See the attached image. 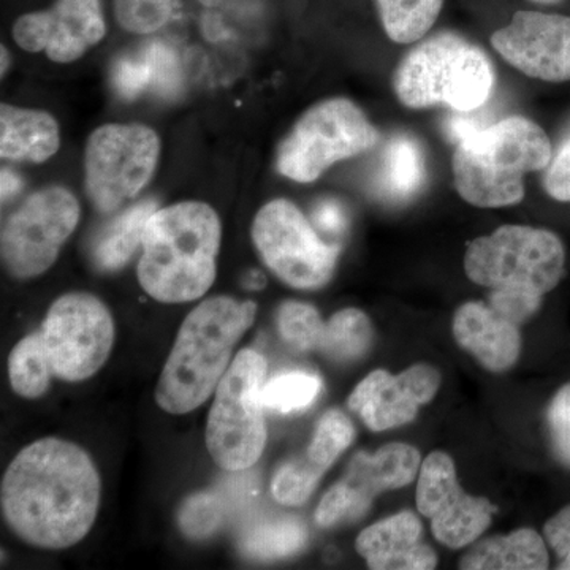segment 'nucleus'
<instances>
[{
  "instance_id": "obj_1",
  "label": "nucleus",
  "mask_w": 570,
  "mask_h": 570,
  "mask_svg": "<svg viewBox=\"0 0 570 570\" xmlns=\"http://www.w3.org/2000/svg\"><path fill=\"white\" fill-rule=\"evenodd\" d=\"M100 489L86 450L63 439H40L22 449L3 474V519L29 546L69 549L91 531Z\"/></svg>"
},
{
  "instance_id": "obj_2",
  "label": "nucleus",
  "mask_w": 570,
  "mask_h": 570,
  "mask_svg": "<svg viewBox=\"0 0 570 570\" xmlns=\"http://www.w3.org/2000/svg\"><path fill=\"white\" fill-rule=\"evenodd\" d=\"M219 246V216L212 206L184 202L157 209L142 235V291L163 303L200 298L216 279Z\"/></svg>"
},
{
  "instance_id": "obj_3",
  "label": "nucleus",
  "mask_w": 570,
  "mask_h": 570,
  "mask_svg": "<svg viewBox=\"0 0 570 570\" xmlns=\"http://www.w3.org/2000/svg\"><path fill=\"white\" fill-rule=\"evenodd\" d=\"M255 314V303L230 296H214L195 307L157 382V404L176 415L202 406L227 373L236 343L253 326Z\"/></svg>"
},
{
  "instance_id": "obj_4",
  "label": "nucleus",
  "mask_w": 570,
  "mask_h": 570,
  "mask_svg": "<svg viewBox=\"0 0 570 570\" xmlns=\"http://www.w3.org/2000/svg\"><path fill=\"white\" fill-rule=\"evenodd\" d=\"M553 146L546 130L509 116L475 130L456 145L452 157L456 193L478 208H505L524 198V176L546 171Z\"/></svg>"
},
{
  "instance_id": "obj_5",
  "label": "nucleus",
  "mask_w": 570,
  "mask_h": 570,
  "mask_svg": "<svg viewBox=\"0 0 570 570\" xmlns=\"http://www.w3.org/2000/svg\"><path fill=\"white\" fill-rule=\"evenodd\" d=\"M396 99L411 110L475 111L489 102L497 71L485 51L455 32L420 41L393 73Z\"/></svg>"
},
{
  "instance_id": "obj_6",
  "label": "nucleus",
  "mask_w": 570,
  "mask_h": 570,
  "mask_svg": "<svg viewBox=\"0 0 570 570\" xmlns=\"http://www.w3.org/2000/svg\"><path fill=\"white\" fill-rule=\"evenodd\" d=\"M463 264L474 284L490 291L515 288L543 298L564 276L566 249L560 236L546 228L502 225L474 239Z\"/></svg>"
},
{
  "instance_id": "obj_7",
  "label": "nucleus",
  "mask_w": 570,
  "mask_h": 570,
  "mask_svg": "<svg viewBox=\"0 0 570 570\" xmlns=\"http://www.w3.org/2000/svg\"><path fill=\"white\" fill-rule=\"evenodd\" d=\"M265 376L264 355L245 348L217 385L206 425V448L225 471L253 468L264 453L266 426L261 393Z\"/></svg>"
},
{
  "instance_id": "obj_8",
  "label": "nucleus",
  "mask_w": 570,
  "mask_h": 570,
  "mask_svg": "<svg viewBox=\"0 0 570 570\" xmlns=\"http://www.w3.org/2000/svg\"><path fill=\"white\" fill-rule=\"evenodd\" d=\"M381 132L352 100L336 97L314 105L277 149V171L296 183H314L341 160L370 151Z\"/></svg>"
},
{
  "instance_id": "obj_9",
  "label": "nucleus",
  "mask_w": 570,
  "mask_h": 570,
  "mask_svg": "<svg viewBox=\"0 0 570 570\" xmlns=\"http://www.w3.org/2000/svg\"><path fill=\"white\" fill-rule=\"evenodd\" d=\"M253 239L265 265L291 287L314 291L335 275L340 246L325 243L292 202L266 204L255 216Z\"/></svg>"
},
{
  "instance_id": "obj_10",
  "label": "nucleus",
  "mask_w": 570,
  "mask_h": 570,
  "mask_svg": "<svg viewBox=\"0 0 570 570\" xmlns=\"http://www.w3.org/2000/svg\"><path fill=\"white\" fill-rule=\"evenodd\" d=\"M160 142L141 124H108L94 130L86 145V189L100 213H111L149 183Z\"/></svg>"
},
{
  "instance_id": "obj_11",
  "label": "nucleus",
  "mask_w": 570,
  "mask_h": 570,
  "mask_svg": "<svg viewBox=\"0 0 570 570\" xmlns=\"http://www.w3.org/2000/svg\"><path fill=\"white\" fill-rule=\"evenodd\" d=\"M52 376L67 382L92 377L115 343V322L97 296L67 294L52 303L40 330Z\"/></svg>"
},
{
  "instance_id": "obj_12",
  "label": "nucleus",
  "mask_w": 570,
  "mask_h": 570,
  "mask_svg": "<svg viewBox=\"0 0 570 570\" xmlns=\"http://www.w3.org/2000/svg\"><path fill=\"white\" fill-rule=\"evenodd\" d=\"M80 220V205L63 187L26 198L2 228V258L11 275L29 279L55 264Z\"/></svg>"
},
{
  "instance_id": "obj_13",
  "label": "nucleus",
  "mask_w": 570,
  "mask_h": 570,
  "mask_svg": "<svg viewBox=\"0 0 570 570\" xmlns=\"http://www.w3.org/2000/svg\"><path fill=\"white\" fill-rule=\"evenodd\" d=\"M415 499L419 512L431 521L434 538L453 550L474 543L498 512L490 499L471 497L461 489L455 463L441 450L422 461Z\"/></svg>"
},
{
  "instance_id": "obj_14",
  "label": "nucleus",
  "mask_w": 570,
  "mask_h": 570,
  "mask_svg": "<svg viewBox=\"0 0 570 570\" xmlns=\"http://www.w3.org/2000/svg\"><path fill=\"white\" fill-rule=\"evenodd\" d=\"M420 466L419 450L401 442L384 445L374 455L356 453L346 475L326 491L317 505V524L330 528L360 519L379 494L411 485L419 478Z\"/></svg>"
},
{
  "instance_id": "obj_15",
  "label": "nucleus",
  "mask_w": 570,
  "mask_h": 570,
  "mask_svg": "<svg viewBox=\"0 0 570 570\" xmlns=\"http://www.w3.org/2000/svg\"><path fill=\"white\" fill-rule=\"evenodd\" d=\"M491 47L527 77L570 81V17L517 11L508 26L491 36Z\"/></svg>"
},
{
  "instance_id": "obj_16",
  "label": "nucleus",
  "mask_w": 570,
  "mask_h": 570,
  "mask_svg": "<svg viewBox=\"0 0 570 570\" xmlns=\"http://www.w3.org/2000/svg\"><path fill=\"white\" fill-rule=\"evenodd\" d=\"M441 387L436 367L417 363L400 374L376 370L367 374L348 396V407L371 431L392 430L417 419L420 407L434 400Z\"/></svg>"
},
{
  "instance_id": "obj_17",
  "label": "nucleus",
  "mask_w": 570,
  "mask_h": 570,
  "mask_svg": "<svg viewBox=\"0 0 570 570\" xmlns=\"http://www.w3.org/2000/svg\"><path fill=\"white\" fill-rule=\"evenodd\" d=\"M105 36L99 0H58L52 9L29 13L14 22L13 37L22 50L47 52L55 62H73Z\"/></svg>"
},
{
  "instance_id": "obj_18",
  "label": "nucleus",
  "mask_w": 570,
  "mask_h": 570,
  "mask_svg": "<svg viewBox=\"0 0 570 570\" xmlns=\"http://www.w3.org/2000/svg\"><path fill=\"white\" fill-rule=\"evenodd\" d=\"M453 336L491 373H508L521 352L520 325L498 313L487 302H468L453 316Z\"/></svg>"
},
{
  "instance_id": "obj_19",
  "label": "nucleus",
  "mask_w": 570,
  "mask_h": 570,
  "mask_svg": "<svg viewBox=\"0 0 570 570\" xmlns=\"http://www.w3.org/2000/svg\"><path fill=\"white\" fill-rule=\"evenodd\" d=\"M422 532L419 517L404 510L360 532L355 549L374 570L436 569V551L422 542Z\"/></svg>"
},
{
  "instance_id": "obj_20",
  "label": "nucleus",
  "mask_w": 570,
  "mask_h": 570,
  "mask_svg": "<svg viewBox=\"0 0 570 570\" xmlns=\"http://www.w3.org/2000/svg\"><path fill=\"white\" fill-rule=\"evenodd\" d=\"M112 88L126 100L146 92L174 99L183 89L181 66L168 45L154 40L132 55L122 56L111 70Z\"/></svg>"
},
{
  "instance_id": "obj_21",
  "label": "nucleus",
  "mask_w": 570,
  "mask_h": 570,
  "mask_svg": "<svg viewBox=\"0 0 570 570\" xmlns=\"http://www.w3.org/2000/svg\"><path fill=\"white\" fill-rule=\"evenodd\" d=\"M59 145L58 122L48 112L7 104L0 108V156L3 159L41 164L58 153Z\"/></svg>"
},
{
  "instance_id": "obj_22",
  "label": "nucleus",
  "mask_w": 570,
  "mask_h": 570,
  "mask_svg": "<svg viewBox=\"0 0 570 570\" xmlns=\"http://www.w3.org/2000/svg\"><path fill=\"white\" fill-rule=\"evenodd\" d=\"M549 566L546 540L531 528L479 540L460 560L464 570H543Z\"/></svg>"
},
{
  "instance_id": "obj_23",
  "label": "nucleus",
  "mask_w": 570,
  "mask_h": 570,
  "mask_svg": "<svg viewBox=\"0 0 570 570\" xmlns=\"http://www.w3.org/2000/svg\"><path fill=\"white\" fill-rule=\"evenodd\" d=\"M156 212L157 202L146 198L111 220L94 239L92 258L97 268L102 272L122 268L142 245L146 224Z\"/></svg>"
},
{
  "instance_id": "obj_24",
  "label": "nucleus",
  "mask_w": 570,
  "mask_h": 570,
  "mask_svg": "<svg viewBox=\"0 0 570 570\" xmlns=\"http://www.w3.org/2000/svg\"><path fill=\"white\" fill-rule=\"evenodd\" d=\"M426 178L422 146L411 135H395L384 151L381 187L392 200H406L417 194Z\"/></svg>"
},
{
  "instance_id": "obj_25",
  "label": "nucleus",
  "mask_w": 570,
  "mask_h": 570,
  "mask_svg": "<svg viewBox=\"0 0 570 570\" xmlns=\"http://www.w3.org/2000/svg\"><path fill=\"white\" fill-rule=\"evenodd\" d=\"M373 340L370 317L363 311L347 307L325 322L317 351L335 362H354L370 351Z\"/></svg>"
},
{
  "instance_id": "obj_26",
  "label": "nucleus",
  "mask_w": 570,
  "mask_h": 570,
  "mask_svg": "<svg viewBox=\"0 0 570 570\" xmlns=\"http://www.w3.org/2000/svg\"><path fill=\"white\" fill-rule=\"evenodd\" d=\"M382 26L395 43H414L426 36L441 14L444 0H377Z\"/></svg>"
},
{
  "instance_id": "obj_27",
  "label": "nucleus",
  "mask_w": 570,
  "mask_h": 570,
  "mask_svg": "<svg viewBox=\"0 0 570 570\" xmlns=\"http://www.w3.org/2000/svg\"><path fill=\"white\" fill-rule=\"evenodd\" d=\"M52 376L40 332L22 337L11 351L9 377L14 392L28 400L45 395Z\"/></svg>"
},
{
  "instance_id": "obj_28",
  "label": "nucleus",
  "mask_w": 570,
  "mask_h": 570,
  "mask_svg": "<svg viewBox=\"0 0 570 570\" xmlns=\"http://www.w3.org/2000/svg\"><path fill=\"white\" fill-rule=\"evenodd\" d=\"M306 540L307 531L302 520L281 517L250 528L242 540V547L249 557L277 560L302 550Z\"/></svg>"
},
{
  "instance_id": "obj_29",
  "label": "nucleus",
  "mask_w": 570,
  "mask_h": 570,
  "mask_svg": "<svg viewBox=\"0 0 570 570\" xmlns=\"http://www.w3.org/2000/svg\"><path fill=\"white\" fill-rule=\"evenodd\" d=\"M355 428L344 412H326L314 431L313 441L305 455L298 456L311 471L317 475H324L333 463L354 444Z\"/></svg>"
},
{
  "instance_id": "obj_30",
  "label": "nucleus",
  "mask_w": 570,
  "mask_h": 570,
  "mask_svg": "<svg viewBox=\"0 0 570 570\" xmlns=\"http://www.w3.org/2000/svg\"><path fill=\"white\" fill-rule=\"evenodd\" d=\"M322 392V379L306 371H287L277 374L262 387L261 400L265 409L292 414L305 411Z\"/></svg>"
},
{
  "instance_id": "obj_31",
  "label": "nucleus",
  "mask_w": 570,
  "mask_h": 570,
  "mask_svg": "<svg viewBox=\"0 0 570 570\" xmlns=\"http://www.w3.org/2000/svg\"><path fill=\"white\" fill-rule=\"evenodd\" d=\"M277 328L288 346L299 352L317 351L325 322L316 307L302 302H285L277 313Z\"/></svg>"
},
{
  "instance_id": "obj_32",
  "label": "nucleus",
  "mask_w": 570,
  "mask_h": 570,
  "mask_svg": "<svg viewBox=\"0 0 570 570\" xmlns=\"http://www.w3.org/2000/svg\"><path fill=\"white\" fill-rule=\"evenodd\" d=\"M223 501L209 493L194 494L179 512L181 530L190 539L209 538L223 524Z\"/></svg>"
},
{
  "instance_id": "obj_33",
  "label": "nucleus",
  "mask_w": 570,
  "mask_h": 570,
  "mask_svg": "<svg viewBox=\"0 0 570 570\" xmlns=\"http://www.w3.org/2000/svg\"><path fill=\"white\" fill-rule=\"evenodd\" d=\"M321 479L316 472L306 468L302 460L295 459L285 463L276 472L272 483V493L281 504L302 505L314 493Z\"/></svg>"
},
{
  "instance_id": "obj_34",
  "label": "nucleus",
  "mask_w": 570,
  "mask_h": 570,
  "mask_svg": "<svg viewBox=\"0 0 570 570\" xmlns=\"http://www.w3.org/2000/svg\"><path fill=\"white\" fill-rule=\"evenodd\" d=\"M116 17L127 31L154 32L170 20L171 0H116Z\"/></svg>"
},
{
  "instance_id": "obj_35",
  "label": "nucleus",
  "mask_w": 570,
  "mask_h": 570,
  "mask_svg": "<svg viewBox=\"0 0 570 570\" xmlns=\"http://www.w3.org/2000/svg\"><path fill=\"white\" fill-rule=\"evenodd\" d=\"M547 426L554 455L570 468V384L562 385L550 401Z\"/></svg>"
},
{
  "instance_id": "obj_36",
  "label": "nucleus",
  "mask_w": 570,
  "mask_h": 570,
  "mask_svg": "<svg viewBox=\"0 0 570 570\" xmlns=\"http://www.w3.org/2000/svg\"><path fill=\"white\" fill-rule=\"evenodd\" d=\"M543 189L553 200L570 204V135L546 168Z\"/></svg>"
},
{
  "instance_id": "obj_37",
  "label": "nucleus",
  "mask_w": 570,
  "mask_h": 570,
  "mask_svg": "<svg viewBox=\"0 0 570 570\" xmlns=\"http://www.w3.org/2000/svg\"><path fill=\"white\" fill-rule=\"evenodd\" d=\"M543 535L557 554L558 569L570 570V504L547 521Z\"/></svg>"
},
{
  "instance_id": "obj_38",
  "label": "nucleus",
  "mask_w": 570,
  "mask_h": 570,
  "mask_svg": "<svg viewBox=\"0 0 570 570\" xmlns=\"http://www.w3.org/2000/svg\"><path fill=\"white\" fill-rule=\"evenodd\" d=\"M311 220L318 230L328 235H343L347 230L348 217L344 206L333 198H325L314 206Z\"/></svg>"
},
{
  "instance_id": "obj_39",
  "label": "nucleus",
  "mask_w": 570,
  "mask_h": 570,
  "mask_svg": "<svg viewBox=\"0 0 570 570\" xmlns=\"http://www.w3.org/2000/svg\"><path fill=\"white\" fill-rule=\"evenodd\" d=\"M0 184H2V202L10 200L11 197L20 193L22 187L20 176L14 174L13 170H9V168H3L2 183Z\"/></svg>"
},
{
  "instance_id": "obj_40",
  "label": "nucleus",
  "mask_w": 570,
  "mask_h": 570,
  "mask_svg": "<svg viewBox=\"0 0 570 570\" xmlns=\"http://www.w3.org/2000/svg\"><path fill=\"white\" fill-rule=\"evenodd\" d=\"M246 287L253 288V291H258V288L265 287V277L261 275L258 272L249 273V276L246 277Z\"/></svg>"
},
{
  "instance_id": "obj_41",
  "label": "nucleus",
  "mask_w": 570,
  "mask_h": 570,
  "mask_svg": "<svg viewBox=\"0 0 570 570\" xmlns=\"http://www.w3.org/2000/svg\"><path fill=\"white\" fill-rule=\"evenodd\" d=\"M7 66H9V52L2 47V73H6Z\"/></svg>"
},
{
  "instance_id": "obj_42",
  "label": "nucleus",
  "mask_w": 570,
  "mask_h": 570,
  "mask_svg": "<svg viewBox=\"0 0 570 570\" xmlns=\"http://www.w3.org/2000/svg\"><path fill=\"white\" fill-rule=\"evenodd\" d=\"M535 3H543V6H553V3H560L562 0H532Z\"/></svg>"
}]
</instances>
